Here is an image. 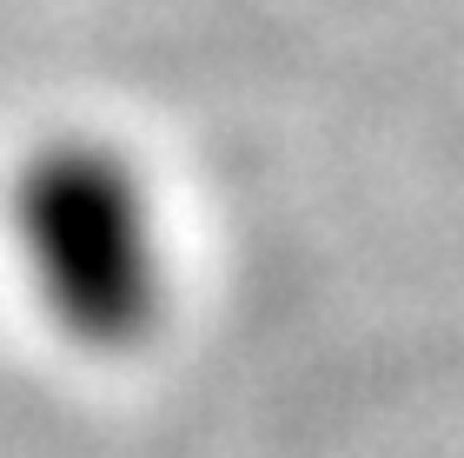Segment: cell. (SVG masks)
<instances>
[{"label": "cell", "instance_id": "cell-1", "mask_svg": "<svg viewBox=\"0 0 464 458\" xmlns=\"http://www.w3.org/2000/svg\"><path fill=\"white\" fill-rule=\"evenodd\" d=\"M14 233L40 306L80 346H133L160 319V239L120 153L60 140L14 186Z\"/></svg>", "mask_w": 464, "mask_h": 458}]
</instances>
